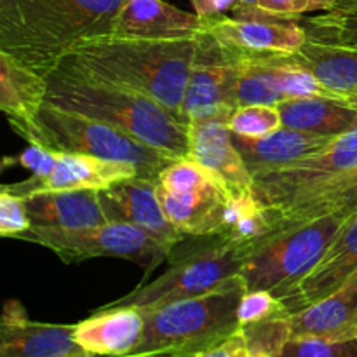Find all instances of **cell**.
I'll return each instance as SVG.
<instances>
[{
  "label": "cell",
  "instance_id": "obj_4",
  "mask_svg": "<svg viewBox=\"0 0 357 357\" xmlns=\"http://www.w3.org/2000/svg\"><path fill=\"white\" fill-rule=\"evenodd\" d=\"M246 291L236 274L208 293L142 310V340L122 357H195L209 351L241 328L237 310Z\"/></svg>",
  "mask_w": 357,
  "mask_h": 357
},
{
  "label": "cell",
  "instance_id": "obj_38",
  "mask_svg": "<svg viewBox=\"0 0 357 357\" xmlns=\"http://www.w3.org/2000/svg\"><path fill=\"white\" fill-rule=\"evenodd\" d=\"M257 10V0H237V7L234 9V17H243V20H251Z\"/></svg>",
  "mask_w": 357,
  "mask_h": 357
},
{
  "label": "cell",
  "instance_id": "obj_20",
  "mask_svg": "<svg viewBox=\"0 0 357 357\" xmlns=\"http://www.w3.org/2000/svg\"><path fill=\"white\" fill-rule=\"evenodd\" d=\"M145 316L135 307H101L75 324V340L91 357H122L139 344Z\"/></svg>",
  "mask_w": 357,
  "mask_h": 357
},
{
  "label": "cell",
  "instance_id": "obj_18",
  "mask_svg": "<svg viewBox=\"0 0 357 357\" xmlns=\"http://www.w3.org/2000/svg\"><path fill=\"white\" fill-rule=\"evenodd\" d=\"M289 340L316 337L331 342L357 338V271L319 302L288 314Z\"/></svg>",
  "mask_w": 357,
  "mask_h": 357
},
{
  "label": "cell",
  "instance_id": "obj_22",
  "mask_svg": "<svg viewBox=\"0 0 357 357\" xmlns=\"http://www.w3.org/2000/svg\"><path fill=\"white\" fill-rule=\"evenodd\" d=\"M157 194L169 222L185 237L216 236L222 232L227 192L215 180L180 194L162 190L157 183Z\"/></svg>",
  "mask_w": 357,
  "mask_h": 357
},
{
  "label": "cell",
  "instance_id": "obj_10",
  "mask_svg": "<svg viewBox=\"0 0 357 357\" xmlns=\"http://www.w3.org/2000/svg\"><path fill=\"white\" fill-rule=\"evenodd\" d=\"M239 54L204 30L195 37V52L185 93L187 124L227 119L239 108L237 100Z\"/></svg>",
  "mask_w": 357,
  "mask_h": 357
},
{
  "label": "cell",
  "instance_id": "obj_23",
  "mask_svg": "<svg viewBox=\"0 0 357 357\" xmlns=\"http://www.w3.org/2000/svg\"><path fill=\"white\" fill-rule=\"evenodd\" d=\"M337 136L317 135V132L298 131L282 126L281 129L264 138H241L234 136L237 150L243 155L244 162L250 167L251 174L267 169L288 166L300 159L312 155L326 149Z\"/></svg>",
  "mask_w": 357,
  "mask_h": 357
},
{
  "label": "cell",
  "instance_id": "obj_8",
  "mask_svg": "<svg viewBox=\"0 0 357 357\" xmlns=\"http://www.w3.org/2000/svg\"><path fill=\"white\" fill-rule=\"evenodd\" d=\"M16 239L47 248L63 264H79L101 257L124 258L142 265L146 275L162 261H167L176 248L128 222H107L79 230L30 227Z\"/></svg>",
  "mask_w": 357,
  "mask_h": 357
},
{
  "label": "cell",
  "instance_id": "obj_28",
  "mask_svg": "<svg viewBox=\"0 0 357 357\" xmlns=\"http://www.w3.org/2000/svg\"><path fill=\"white\" fill-rule=\"evenodd\" d=\"M239 54V77H237V100L243 105H275L284 96L275 86L268 56ZM274 56V54H272Z\"/></svg>",
  "mask_w": 357,
  "mask_h": 357
},
{
  "label": "cell",
  "instance_id": "obj_26",
  "mask_svg": "<svg viewBox=\"0 0 357 357\" xmlns=\"http://www.w3.org/2000/svg\"><path fill=\"white\" fill-rule=\"evenodd\" d=\"M278 230L271 211L260 202L255 192L244 194H227L225 209H223L222 236L230 243L243 248L253 246L258 241Z\"/></svg>",
  "mask_w": 357,
  "mask_h": 357
},
{
  "label": "cell",
  "instance_id": "obj_1",
  "mask_svg": "<svg viewBox=\"0 0 357 357\" xmlns=\"http://www.w3.org/2000/svg\"><path fill=\"white\" fill-rule=\"evenodd\" d=\"M126 0H0V51L47 75L87 38L112 33Z\"/></svg>",
  "mask_w": 357,
  "mask_h": 357
},
{
  "label": "cell",
  "instance_id": "obj_19",
  "mask_svg": "<svg viewBox=\"0 0 357 357\" xmlns=\"http://www.w3.org/2000/svg\"><path fill=\"white\" fill-rule=\"evenodd\" d=\"M202 31V17L187 13L169 0H126L114 21L112 33L143 38H195Z\"/></svg>",
  "mask_w": 357,
  "mask_h": 357
},
{
  "label": "cell",
  "instance_id": "obj_17",
  "mask_svg": "<svg viewBox=\"0 0 357 357\" xmlns=\"http://www.w3.org/2000/svg\"><path fill=\"white\" fill-rule=\"evenodd\" d=\"M47 103V79L0 51V108L14 132L28 145L38 143L37 117Z\"/></svg>",
  "mask_w": 357,
  "mask_h": 357
},
{
  "label": "cell",
  "instance_id": "obj_15",
  "mask_svg": "<svg viewBox=\"0 0 357 357\" xmlns=\"http://www.w3.org/2000/svg\"><path fill=\"white\" fill-rule=\"evenodd\" d=\"M136 176H139V173L131 164L84 155V153L59 152L58 162L47 178L35 180L30 176L20 183L3 185V188L20 197H28V195L40 194V192H103L114 187L115 183Z\"/></svg>",
  "mask_w": 357,
  "mask_h": 357
},
{
  "label": "cell",
  "instance_id": "obj_27",
  "mask_svg": "<svg viewBox=\"0 0 357 357\" xmlns=\"http://www.w3.org/2000/svg\"><path fill=\"white\" fill-rule=\"evenodd\" d=\"M357 211V167L349 171L347 174L331 183L330 187L323 188L307 199L302 204L289 208L286 211L272 215L275 227L291 225L298 222H309V220L323 218L330 215H354Z\"/></svg>",
  "mask_w": 357,
  "mask_h": 357
},
{
  "label": "cell",
  "instance_id": "obj_9",
  "mask_svg": "<svg viewBox=\"0 0 357 357\" xmlns=\"http://www.w3.org/2000/svg\"><path fill=\"white\" fill-rule=\"evenodd\" d=\"M357 167V128L337 136L326 149L288 166L253 174V192L272 213L302 204Z\"/></svg>",
  "mask_w": 357,
  "mask_h": 357
},
{
  "label": "cell",
  "instance_id": "obj_31",
  "mask_svg": "<svg viewBox=\"0 0 357 357\" xmlns=\"http://www.w3.org/2000/svg\"><path fill=\"white\" fill-rule=\"evenodd\" d=\"M337 6L338 0H257V10L251 20L298 21L305 14L328 13Z\"/></svg>",
  "mask_w": 357,
  "mask_h": 357
},
{
  "label": "cell",
  "instance_id": "obj_13",
  "mask_svg": "<svg viewBox=\"0 0 357 357\" xmlns=\"http://www.w3.org/2000/svg\"><path fill=\"white\" fill-rule=\"evenodd\" d=\"M202 30L225 47L253 56L295 54L307 38L298 21L243 20L227 14L202 20Z\"/></svg>",
  "mask_w": 357,
  "mask_h": 357
},
{
  "label": "cell",
  "instance_id": "obj_32",
  "mask_svg": "<svg viewBox=\"0 0 357 357\" xmlns=\"http://www.w3.org/2000/svg\"><path fill=\"white\" fill-rule=\"evenodd\" d=\"M278 357H357V338L344 342L316 337L291 338L286 342Z\"/></svg>",
  "mask_w": 357,
  "mask_h": 357
},
{
  "label": "cell",
  "instance_id": "obj_11",
  "mask_svg": "<svg viewBox=\"0 0 357 357\" xmlns=\"http://www.w3.org/2000/svg\"><path fill=\"white\" fill-rule=\"evenodd\" d=\"M188 159L208 171L227 194L253 192V174L237 150L227 119L188 124Z\"/></svg>",
  "mask_w": 357,
  "mask_h": 357
},
{
  "label": "cell",
  "instance_id": "obj_5",
  "mask_svg": "<svg viewBox=\"0 0 357 357\" xmlns=\"http://www.w3.org/2000/svg\"><path fill=\"white\" fill-rule=\"evenodd\" d=\"M167 264L169 267L162 275L103 307L152 310L211 291L223 281L239 274L243 248L230 243L222 234L187 237L174 248Z\"/></svg>",
  "mask_w": 357,
  "mask_h": 357
},
{
  "label": "cell",
  "instance_id": "obj_25",
  "mask_svg": "<svg viewBox=\"0 0 357 357\" xmlns=\"http://www.w3.org/2000/svg\"><path fill=\"white\" fill-rule=\"evenodd\" d=\"M282 126L317 135L340 136L357 128V101L338 98H289L278 105Z\"/></svg>",
  "mask_w": 357,
  "mask_h": 357
},
{
  "label": "cell",
  "instance_id": "obj_34",
  "mask_svg": "<svg viewBox=\"0 0 357 357\" xmlns=\"http://www.w3.org/2000/svg\"><path fill=\"white\" fill-rule=\"evenodd\" d=\"M31 227L24 199L7 188H0V236L16 239Z\"/></svg>",
  "mask_w": 357,
  "mask_h": 357
},
{
  "label": "cell",
  "instance_id": "obj_36",
  "mask_svg": "<svg viewBox=\"0 0 357 357\" xmlns=\"http://www.w3.org/2000/svg\"><path fill=\"white\" fill-rule=\"evenodd\" d=\"M195 357H268V356L258 351V349L248 340L243 328H239L236 333L230 335V337L227 338V340H223L222 344L215 345L213 349H209V351L202 352V354Z\"/></svg>",
  "mask_w": 357,
  "mask_h": 357
},
{
  "label": "cell",
  "instance_id": "obj_33",
  "mask_svg": "<svg viewBox=\"0 0 357 357\" xmlns=\"http://www.w3.org/2000/svg\"><path fill=\"white\" fill-rule=\"evenodd\" d=\"M281 316H288L281 300L272 295L271 291H265V289L244 293L239 303V310H237L241 328L264 323V321Z\"/></svg>",
  "mask_w": 357,
  "mask_h": 357
},
{
  "label": "cell",
  "instance_id": "obj_12",
  "mask_svg": "<svg viewBox=\"0 0 357 357\" xmlns=\"http://www.w3.org/2000/svg\"><path fill=\"white\" fill-rule=\"evenodd\" d=\"M0 357H91L77 344L75 324L35 323L17 300L0 317Z\"/></svg>",
  "mask_w": 357,
  "mask_h": 357
},
{
  "label": "cell",
  "instance_id": "obj_3",
  "mask_svg": "<svg viewBox=\"0 0 357 357\" xmlns=\"http://www.w3.org/2000/svg\"><path fill=\"white\" fill-rule=\"evenodd\" d=\"M194 52L195 38L160 40L108 33L80 42L66 59L153 98L187 124L183 103Z\"/></svg>",
  "mask_w": 357,
  "mask_h": 357
},
{
  "label": "cell",
  "instance_id": "obj_2",
  "mask_svg": "<svg viewBox=\"0 0 357 357\" xmlns=\"http://www.w3.org/2000/svg\"><path fill=\"white\" fill-rule=\"evenodd\" d=\"M47 79V103L122 129L174 157H188V126L139 91L93 75L61 59Z\"/></svg>",
  "mask_w": 357,
  "mask_h": 357
},
{
  "label": "cell",
  "instance_id": "obj_16",
  "mask_svg": "<svg viewBox=\"0 0 357 357\" xmlns=\"http://www.w3.org/2000/svg\"><path fill=\"white\" fill-rule=\"evenodd\" d=\"M100 199L108 222L138 225L171 246L187 239L167 218L157 194V180L139 176L124 180L100 192Z\"/></svg>",
  "mask_w": 357,
  "mask_h": 357
},
{
  "label": "cell",
  "instance_id": "obj_21",
  "mask_svg": "<svg viewBox=\"0 0 357 357\" xmlns=\"http://www.w3.org/2000/svg\"><path fill=\"white\" fill-rule=\"evenodd\" d=\"M23 199L31 227L79 230L103 225L108 222L101 206L100 192H40Z\"/></svg>",
  "mask_w": 357,
  "mask_h": 357
},
{
  "label": "cell",
  "instance_id": "obj_35",
  "mask_svg": "<svg viewBox=\"0 0 357 357\" xmlns=\"http://www.w3.org/2000/svg\"><path fill=\"white\" fill-rule=\"evenodd\" d=\"M59 152H54L51 149H45L40 145H28L20 155L16 157H6L3 159V166H21L31 173V178L35 180H44L54 169L56 162H58Z\"/></svg>",
  "mask_w": 357,
  "mask_h": 357
},
{
  "label": "cell",
  "instance_id": "obj_14",
  "mask_svg": "<svg viewBox=\"0 0 357 357\" xmlns=\"http://www.w3.org/2000/svg\"><path fill=\"white\" fill-rule=\"evenodd\" d=\"M357 271V211L347 220L316 267L289 286L278 298L288 314H295L340 288Z\"/></svg>",
  "mask_w": 357,
  "mask_h": 357
},
{
  "label": "cell",
  "instance_id": "obj_24",
  "mask_svg": "<svg viewBox=\"0 0 357 357\" xmlns=\"http://www.w3.org/2000/svg\"><path fill=\"white\" fill-rule=\"evenodd\" d=\"M293 58L344 100L357 101V49L307 33Z\"/></svg>",
  "mask_w": 357,
  "mask_h": 357
},
{
  "label": "cell",
  "instance_id": "obj_39",
  "mask_svg": "<svg viewBox=\"0 0 357 357\" xmlns=\"http://www.w3.org/2000/svg\"><path fill=\"white\" fill-rule=\"evenodd\" d=\"M98 357H101V356H98Z\"/></svg>",
  "mask_w": 357,
  "mask_h": 357
},
{
  "label": "cell",
  "instance_id": "obj_6",
  "mask_svg": "<svg viewBox=\"0 0 357 357\" xmlns=\"http://www.w3.org/2000/svg\"><path fill=\"white\" fill-rule=\"evenodd\" d=\"M351 216L330 215L279 227L246 248L239 274L248 291L265 289L278 296L300 281L316 267Z\"/></svg>",
  "mask_w": 357,
  "mask_h": 357
},
{
  "label": "cell",
  "instance_id": "obj_7",
  "mask_svg": "<svg viewBox=\"0 0 357 357\" xmlns=\"http://www.w3.org/2000/svg\"><path fill=\"white\" fill-rule=\"evenodd\" d=\"M38 143L54 152L84 153L107 160L131 164L139 178L157 180L160 171L176 160L174 157L146 145L107 122L77 112L45 103L37 117Z\"/></svg>",
  "mask_w": 357,
  "mask_h": 357
},
{
  "label": "cell",
  "instance_id": "obj_37",
  "mask_svg": "<svg viewBox=\"0 0 357 357\" xmlns=\"http://www.w3.org/2000/svg\"><path fill=\"white\" fill-rule=\"evenodd\" d=\"M190 3L195 14L202 20L234 13V9L237 7V0H190Z\"/></svg>",
  "mask_w": 357,
  "mask_h": 357
},
{
  "label": "cell",
  "instance_id": "obj_29",
  "mask_svg": "<svg viewBox=\"0 0 357 357\" xmlns=\"http://www.w3.org/2000/svg\"><path fill=\"white\" fill-rule=\"evenodd\" d=\"M282 128V115L275 105H243L229 119V129L241 138H264Z\"/></svg>",
  "mask_w": 357,
  "mask_h": 357
},
{
  "label": "cell",
  "instance_id": "obj_30",
  "mask_svg": "<svg viewBox=\"0 0 357 357\" xmlns=\"http://www.w3.org/2000/svg\"><path fill=\"white\" fill-rule=\"evenodd\" d=\"M309 35L357 49V10H328L303 21Z\"/></svg>",
  "mask_w": 357,
  "mask_h": 357
}]
</instances>
